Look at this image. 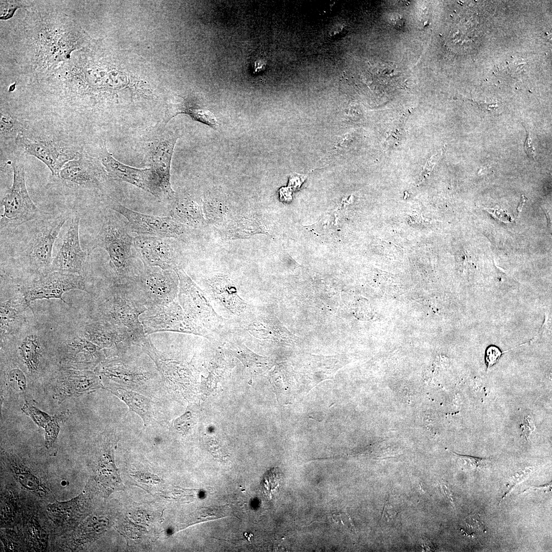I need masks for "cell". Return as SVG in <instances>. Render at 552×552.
<instances>
[{
  "instance_id": "8d00e7d4",
  "label": "cell",
  "mask_w": 552,
  "mask_h": 552,
  "mask_svg": "<svg viewBox=\"0 0 552 552\" xmlns=\"http://www.w3.org/2000/svg\"><path fill=\"white\" fill-rule=\"evenodd\" d=\"M191 414L187 412L180 417L177 419L174 422L175 428L179 431H186L190 426Z\"/></svg>"
},
{
  "instance_id": "30bf717a",
  "label": "cell",
  "mask_w": 552,
  "mask_h": 552,
  "mask_svg": "<svg viewBox=\"0 0 552 552\" xmlns=\"http://www.w3.org/2000/svg\"><path fill=\"white\" fill-rule=\"evenodd\" d=\"M110 208L127 220L129 229L143 235L166 238L183 237L186 228L171 216L159 217L140 213L113 202Z\"/></svg>"
},
{
  "instance_id": "4316f807",
  "label": "cell",
  "mask_w": 552,
  "mask_h": 552,
  "mask_svg": "<svg viewBox=\"0 0 552 552\" xmlns=\"http://www.w3.org/2000/svg\"><path fill=\"white\" fill-rule=\"evenodd\" d=\"M229 352L239 359L245 367L253 368L256 366H263L268 363L266 357L260 356L249 349L244 343L239 341L233 344Z\"/></svg>"
},
{
  "instance_id": "bcb514c9",
  "label": "cell",
  "mask_w": 552,
  "mask_h": 552,
  "mask_svg": "<svg viewBox=\"0 0 552 552\" xmlns=\"http://www.w3.org/2000/svg\"><path fill=\"white\" fill-rule=\"evenodd\" d=\"M422 542L421 546L427 551H431L432 549H434L431 542L427 541V539L423 540Z\"/></svg>"
},
{
  "instance_id": "2e32d148",
  "label": "cell",
  "mask_w": 552,
  "mask_h": 552,
  "mask_svg": "<svg viewBox=\"0 0 552 552\" xmlns=\"http://www.w3.org/2000/svg\"><path fill=\"white\" fill-rule=\"evenodd\" d=\"M107 174L103 167L89 155L78 152L61 170L60 177L67 183L79 188L97 187Z\"/></svg>"
},
{
  "instance_id": "ffe728a7",
  "label": "cell",
  "mask_w": 552,
  "mask_h": 552,
  "mask_svg": "<svg viewBox=\"0 0 552 552\" xmlns=\"http://www.w3.org/2000/svg\"><path fill=\"white\" fill-rule=\"evenodd\" d=\"M212 296L232 314L244 316L252 309L238 294L234 283L225 276H216L209 282Z\"/></svg>"
},
{
  "instance_id": "7c38bea8",
  "label": "cell",
  "mask_w": 552,
  "mask_h": 552,
  "mask_svg": "<svg viewBox=\"0 0 552 552\" xmlns=\"http://www.w3.org/2000/svg\"><path fill=\"white\" fill-rule=\"evenodd\" d=\"M16 143L23 152L42 162L54 176H59L64 165L75 158L78 152L67 148L54 141L35 137L19 133Z\"/></svg>"
},
{
  "instance_id": "836d02e7",
  "label": "cell",
  "mask_w": 552,
  "mask_h": 552,
  "mask_svg": "<svg viewBox=\"0 0 552 552\" xmlns=\"http://www.w3.org/2000/svg\"><path fill=\"white\" fill-rule=\"evenodd\" d=\"M8 499L4 500L1 506V521L8 523L11 522L15 517V507L14 503Z\"/></svg>"
},
{
  "instance_id": "8fae6325",
  "label": "cell",
  "mask_w": 552,
  "mask_h": 552,
  "mask_svg": "<svg viewBox=\"0 0 552 552\" xmlns=\"http://www.w3.org/2000/svg\"><path fill=\"white\" fill-rule=\"evenodd\" d=\"M99 160L110 178L131 183L163 199L158 179L150 168L139 169L122 163L110 153L105 143L101 148Z\"/></svg>"
},
{
  "instance_id": "9c48e42d",
  "label": "cell",
  "mask_w": 552,
  "mask_h": 552,
  "mask_svg": "<svg viewBox=\"0 0 552 552\" xmlns=\"http://www.w3.org/2000/svg\"><path fill=\"white\" fill-rule=\"evenodd\" d=\"M80 217L78 213L71 216L49 271H59L82 275L85 271L88 251L81 247L79 236Z\"/></svg>"
},
{
  "instance_id": "d4e9b609",
  "label": "cell",
  "mask_w": 552,
  "mask_h": 552,
  "mask_svg": "<svg viewBox=\"0 0 552 552\" xmlns=\"http://www.w3.org/2000/svg\"><path fill=\"white\" fill-rule=\"evenodd\" d=\"M80 495L67 502H59L50 504L48 511L52 518L57 522L67 524L68 522L76 520V517L80 513Z\"/></svg>"
},
{
  "instance_id": "ba28073f",
  "label": "cell",
  "mask_w": 552,
  "mask_h": 552,
  "mask_svg": "<svg viewBox=\"0 0 552 552\" xmlns=\"http://www.w3.org/2000/svg\"><path fill=\"white\" fill-rule=\"evenodd\" d=\"M136 279L138 290L147 308L177 299L179 279L174 270L144 266Z\"/></svg>"
},
{
  "instance_id": "cb8c5ba5",
  "label": "cell",
  "mask_w": 552,
  "mask_h": 552,
  "mask_svg": "<svg viewBox=\"0 0 552 552\" xmlns=\"http://www.w3.org/2000/svg\"><path fill=\"white\" fill-rule=\"evenodd\" d=\"M113 445L110 447L107 446L98 465L99 480L105 488H108V491L116 490L119 482L113 464Z\"/></svg>"
},
{
  "instance_id": "4fadbf2b",
  "label": "cell",
  "mask_w": 552,
  "mask_h": 552,
  "mask_svg": "<svg viewBox=\"0 0 552 552\" xmlns=\"http://www.w3.org/2000/svg\"><path fill=\"white\" fill-rule=\"evenodd\" d=\"M58 351L60 363L66 369H91L104 359L102 349L79 334L62 341Z\"/></svg>"
},
{
  "instance_id": "5b68a950",
  "label": "cell",
  "mask_w": 552,
  "mask_h": 552,
  "mask_svg": "<svg viewBox=\"0 0 552 552\" xmlns=\"http://www.w3.org/2000/svg\"><path fill=\"white\" fill-rule=\"evenodd\" d=\"M12 185L1 199L4 211L1 215V232L16 228L41 217L43 214L35 204L27 191L25 168L12 162Z\"/></svg>"
},
{
  "instance_id": "e0dca14e",
  "label": "cell",
  "mask_w": 552,
  "mask_h": 552,
  "mask_svg": "<svg viewBox=\"0 0 552 552\" xmlns=\"http://www.w3.org/2000/svg\"><path fill=\"white\" fill-rule=\"evenodd\" d=\"M57 377L55 395L59 400L79 396L101 386L97 375L87 370L63 368L59 371Z\"/></svg>"
},
{
  "instance_id": "e575fe53",
  "label": "cell",
  "mask_w": 552,
  "mask_h": 552,
  "mask_svg": "<svg viewBox=\"0 0 552 552\" xmlns=\"http://www.w3.org/2000/svg\"><path fill=\"white\" fill-rule=\"evenodd\" d=\"M281 479L280 474L277 469L269 471L264 478V486L270 492L274 488L278 487Z\"/></svg>"
},
{
  "instance_id": "4dcf8cb0",
  "label": "cell",
  "mask_w": 552,
  "mask_h": 552,
  "mask_svg": "<svg viewBox=\"0 0 552 552\" xmlns=\"http://www.w3.org/2000/svg\"><path fill=\"white\" fill-rule=\"evenodd\" d=\"M454 454L461 459L465 466L475 470L486 468L491 462L490 458L477 457L456 453H454Z\"/></svg>"
},
{
  "instance_id": "3957f363",
  "label": "cell",
  "mask_w": 552,
  "mask_h": 552,
  "mask_svg": "<svg viewBox=\"0 0 552 552\" xmlns=\"http://www.w3.org/2000/svg\"><path fill=\"white\" fill-rule=\"evenodd\" d=\"M133 240L118 218L107 216L87 250L89 254L96 248L106 250L116 284H127L141 273L135 270L132 262Z\"/></svg>"
},
{
  "instance_id": "7dc6e473",
  "label": "cell",
  "mask_w": 552,
  "mask_h": 552,
  "mask_svg": "<svg viewBox=\"0 0 552 552\" xmlns=\"http://www.w3.org/2000/svg\"><path fill=\"white\" fill-rule=\"evenodd\" d=\"M526 197H525L523 195H522L521 197V200H520V203H519V205H518V206L517 207V210L518 211V214H519L521 212V211H522V207H523V205H524V203H525V202L526 201Z\"/></svg>"
},
{
  "instance_id": "277c9868",
  "label": "cell",
  "mask_w": 552,
  "mask_h": 552,
  "mask_svg": "<svg viewBox=\"0 0 552 552\" xmlns=\"http://www.w3.org/2000/svg\"><path fill=\"white\" fill-rule=\"evenodd\" d=\"M179 279L177 300L185 313L197 325L214 335L226 333L229 321L217 314L208 295L184 271L181 267L175 268Z\"/></svg>"
},
{
  "instance_id": "7a4b0ae2",
  "label": "cell",
  "mask_w": 552,
  "mask_h": 552,
  "mask_svg": "<svg viewBox=\"0 0 552 552\" xmlns=\"http://www.w3.org/2000/svg\"><path fill=\"white\" fill-rule=\"evenodd\" d=\"M70 217L68 212L54 216L46 214L32 221L19 253L27 268L38 275L49 272L55 242Z\"/></svg>"
},
{
  "instance_id": "7bdbcfd3",
  "label": "cell",
  "mask_w": 552,
  "mask_h": 552,
  "mask_svg": "<svg viewBox=\"0 0 552 552\" xmlns=\"http://www.w3.org/2000/svg\"><path fill=\"white\" fill-rule=\"evenodd\" d=\"M305 179V177L304 176H291L289 180V186L294 189L299 188Z\"/></svg>"
},
{
  "instance_id": "f6af8a7d",
  "label": "cell",
  "mask_w": 552,
  "mask_h": 552,
  "mask_svg": "<svg viewBox=\"0 0 552 552\" xmlns=\"http://www.w3.org/2000/svg\"><path fill=\"white\" fill-rule=\"evenodd\" d=\"M393 26L397 29H400L404 25L403 19L401 17H396L392 19Z\"/></svg>"
},
{
  "instance_id": "ab89813d",
  "label": "cell",
  "mask_w": 552,
  "mask_h": 552,
  "mask_svg": "<svg viewBox=\"0 0 552 552\" xmlns=\"http://www.w3.org/2000/svg\"><path fill=\"white\" fill-rule=\"evenodd\" d=\"M534 424H533L530 418L528 416L525 417L523 421V429L522 435L526 438V439H528L531 433L534 430Z\"/></svg>"
},
{
  "instance_id": "b9f144b4",
  "label": "cell",
  "mask_w": 552,
  "mask_h": 552,
  "mask_svg": "<svg viewBox=\"0 0 552 552\" xmlns=\"http://www.w3.org/2000/svg\"><path fill=\"white\" fill-rule=\"evenodd\" d=\"M524 149L529 157L531 158H534L535 155V150L532 145V140L528 132L527 133V137L524 143Z\"/></svg>"
},
{
  "instance_id": "d6a6232c",
  "label": "cell",
  "mask_w": 552,
  "mask_h": 552,
  "mask_svg": "<svg viewBox=\"0 0 552 552\" xmlns=\"http://www.w3.org/2000/svg\"><path fill=\"white\" fill-rule=\"evenodd\" d=\"M439 158L440 154L437 153L428 159L418 178L417 185L421 184L430 175Z\"/></svg>"
},
{
  "instance_id": "60d3db41",
  "label": "cell",
  "mask_w": 552,
  "mask_h": 552,
  "mask_svg": "<svg viewBox=\"0 0 552 552\" xmlns=\"http://www.w3.org/2000/svg\"><path fill=\"white\" fill-rule=\"evenodd\" d=\"M440 486L442 492L444 496L447 498L450 502L452 504V506L454 507V498L453 494L449 488L448 486L444 481L442 480L440 482Z\"/></svg>"
},
{
  "instance_id": "f1b7e54d",
  "label": "cell",
  "mask_w": 552,
  "mask_h": 552,
  "mask_svg": "<svg viewBox=\"0 0 552 552\" xmlns=\"http://www.w3.org/2000/svg\"><path fill=\"white\" fill-rule=\"evenodd\" d=\"M532 472V469L530 467L525 468L524 469L516 473L510 479L506 486V489L499 501L500 504L503 499L512 491L514 488L518 484L526 479Z\"/></svg>"
},
{
  "instance_id": "ac0fdd59",
  "label": "cell",
  "mask_w": 552,
  "mask_h": 552,
  "mask_svg": "<svg viewBox=\"0 0 552 552\" xmlns=\"http://www.w3.org/2000/svg\"><path fill=\"white\" fill-rule=\"evenodd\" d=\"M78 334L102 349L134 345L119 330L94 319L84 323Z\"/></svg>"
},
{
  "instance_id": "83f0119b",
  "label": "cell",
  "mask_w": 552,
  "mask_h": 552,
  "mask_svg": "<svg viewBox=\"0 0 552 552\" xmlns=\"http://www.w3.org/2000/svg\"><path fill=\"white\" fill-rule=\"evenodd\" d=\"M179 113H186L194 120L214 128L217 126V121L213 112L206 109L193 107L185 108Z\"/></svg>"
},
{
  "instance_id": "5bb4252c",
  "label": "cell",
  "mask_w": 552,
  "mask_h": 552,
  "mask_svg": "<svg viewBox=\"0 0 552 552\" xmlns=\"http://www.w3.org/2000/svg\"><path fill=\"white\" fill-rule=\"evenodd\" d=\"M133 244L144 266L172 270L180 267L178 254L168 238L141 235L134 238Z\"/></svg>"
},
{
  "instance_id": "d590c367",
  "label": "cell",
  "mask_w": 552,
  "mask_h": 552,
  "mask_svg": "<svg viewBox=\"0 0 552 552\" xmlns=\"http://www.w3.org/2000/svg\"><path fill=\"white\" fill-rule=\"evenodd\" d=\"M501 354L502 352L498 347L494 346L488 347L486 350L485 358L487 368H490L496 363Z\"/></svg>"
},
{
  "instance_id": "74e56055",
  "label": "cell",
  "mask_w": 552,
  "mask_h": 552,
  "mask_svg": "<svg viewBox=\"0 0 552 552\" xmlns=\"http://www.w3.org/2000/svg\"><path fill=\"white\" fill-rule=\"evenodd\" d=\"M398 513V508L388 501L385 504L382 518L386 522L393 519Z\"/></svg>"
},
{
  "instance_id": "52a82bcc",
  "label": "cell",
  "mask_w": 552,
  "mask_h": 552,
  "mask_svg": "<svg viewBox=\"0 0 552 552\" xmlns=\"http://www.w3.org/2000/svg\"><path fill=\"white\" fill-rule=\"evenodd\" d=\"M73 289L89 292L83 275L53 271L38 275L37 278L22 285L19 292L29 305L37 300L52 298L60 300L68 305L62 295Z\"/></svg>"
},
{
  "instance_id": "ee69618b",
  "label": "cell",
  "mask_w": 552,
  "mask_h": 552,
  "mask_svg": "<svg viewBox=\"0 0 552 552\" xmlns=\"http://www.w3.org/2000/svg\"><path fill=\"white\" fill-rule=\"evenodd\" d=\"M530 490H535V491L540 490V491H543L546 492H551V482L550 481V482H549L548 484H545V485H543L539 486H537V487L531 486L529 488H528L527 489H526L524 491H523L522 493H524L526 491Z\"/></svg>"
},
{
  "instance_id": "603a6c76",
  "label": "cell",
  "mask_w": 552,
  "mask_h": 552,
  "mask_svg": "<svg viewBox=\"0 0 552 552\" xmlns=\"http://www.w3.org/2000/svg\"><path fill=\"white\" fill-rule=\"evenodd\" d=\"M7 459L15 477L24 487L39 495H43L47 492L39 479L22 465L17 458L8 456Z\"/></svg>"
},
{
  "instance_id": "8992f818",
  "label": "cell",
  "mask_w": 552,
  "mask_h": 552,
  "mask_svg": "<svg viewBox=\"0 0 552 552\" xmlns=\"http://www.w3.org/2000/svg\"><path fill=\"white\" fill-rule=\"evenodd\" d=\"M140 320L146 335L157 332L172 331L214 339V334L196 324L185 313L177 300L166 305L148 308L141 315Z\"/></svg>"
},
{
  "instance_id": "484cf974",
  "label": "cell",
  "mask_w": 552,
  "mask_h": 552,
  "mask_svg": "<svg viewBox=\"0 0 552 552\" xmlns=\"http://www.w3.org/2000/svg\"><path fill=\"white\" fill-rule=\"evenodd\" d=\"M171 215L177 222L192 226L199 225L202 220L198 206L195 202L189 200L179 201L174 204L171 211Z\"/></svg>"
},
{
  "instance_id": "7402d4cb",
  "label": "cell",
  "mask_w": 552,
  "mask_h": 552,
  "mask_svg": "<svg viewBox=\"0 0 552 552\" xmlns=\"http://www.w3.org/2000/svg\"><path fill=\"white\" fill-rule=\"evenodd\" d=\"M112 393L124 401L129 411L136 413L142 419L146 426L153 417V410L150 400L146 397L131 390L111 386L107 388Z\"/></svg>"
},
{
  "instance_id": "44dd1931",
  "label": "cell",
  "mask_w": 552,
  "mask_h": 552,
  "mask_svg": "<svg viewBox=\"0 0 552 552\" xmlns=\"http://www.w3.org/2000/svg\"><path fill=\"white\" fill-rule=\"evenodd\" d=\"M18 340V351L22 362L30 374H36L43 356V339L32 331L25 333Z\"/></svg>"
},
{
  "instance_id": "9a60e30c",
  "label": "cell",
  "mask_w": 552,
  "mask_h": 552,
  "mask_svg": "<svg viewBox=\"0 0 552 552\" xmlns=\"http://www.w3.org/2000/svg\"><path fill=\"white\" fill-rule=\"evenodd\" d=\"M177 138L174 133H166L150 144L148 151L150 168L158 179L163 199L175 198L170 183V168Z\"/></svg>"
},
{
  "instance_id": "d6986e66",
  "label": "cell",
  "mask_w": 552,
  "mask_h": 552,
  "mask_svg": "<svg viewBox=\"0 0 552 552\" xmlns=\"http://www.w3.org/2000/svg\"><path fill=\"white\" fill-rule=\"evenodd\" d=\"M29 306L19 292L18 295L7 300H1V344L19 334L24 321L25 312Z\"/></svg>"
},
{
  "instance_id": "f546056e",
  "label": "cell",
  "mask_w": 552,
  "mask_h": 552,
  "mask_svg": "<svg viewBox=\"0 0 552 552\" xmlns=\"http://www.w3.org/2000/svg\"><path fill=\"white\" fill-rule=\"evenodd\" d=\"M18 125L16 121L8 113H1V136H11L15 135H18ZM19 133V132H18Z\"/></svg>"
},
{
  "instance_id": "1f68e13d",
  "label": "cell",
  "mask_w": 552,
  "mask_h": 552,
  "mask_svg": "<svg viewBox=\"0 0 552 552\" xmlns=\"http://www.w3.org/2000/svg\"><path fill=\"white\" fill-rule=\"evenodd\" d=\"M404 120H405L403 121H400L396 125H393L390 129V130L388 132V136L385 140V147H393L395 145H398L402 140Z\"/></svg>"
},
{
  "instance_id": "6da1fadb",
  "label": "cell",
  "mask_w": 552,
  "mask_h": 552,
  "mask_svg": "<svg viewBox=\"0 0 552 552\" xmlns=\"http://www.w3.org/2000/svg\"><path fill=\"white\" fill-rule=\"evenodd\" d=\"M125 284H116L97 298L93 319L116 328L140 346L148 335L140 317L147 308L138 289L131 290Z\"/></svg>"
},
{
  "instance_id": "f35d334b",
  "label": "cell",
  "mask_w": 552,
  "mask_h": 552,
  "mask_svg": "<svg viewBox=\"0 0 552 552\" xmlns=\"http://www.w3.org/2000/svg\"><path fill=\"white\" fill-rule=\"evenodd\" d=\"M493 217H495L497 219L500 220L504 222H510L512 221V219L507 214L505 211L498 210L497 209H487Z\"/></svg>"
}]
</instances>
